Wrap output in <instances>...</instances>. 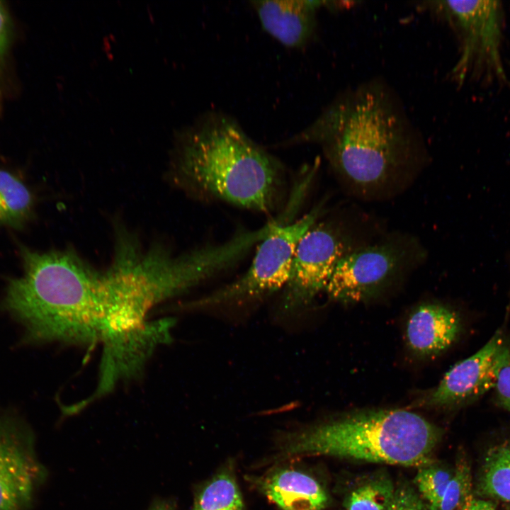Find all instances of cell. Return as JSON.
Returning <instances> with one entry per match:
<instances>
[{
	"instance_id": "obj_22",
	"label": "cell",
	"mask_w": 510,
	"mask_h": 510,
	"mask_svg": "<svg viewBox=\"0 0 510 510\" xmlns=\"http://www.w3.org/2000/svg\"><path fill=\"white\" fill-rule=\"evenodd\" d=\"M10 35V17L4 2L0 1V73L4 55L8 45Z\"/></svg>"
},
{
	"instance_id": "obj_16",
	"label": "cell",
	"mask_w": 510,
	"mask_h": 510,
	"mask_svg": "<svg viewBox=\"0 0 510 510\" xmlns=\"http://www.w3.org/2000/svg\"><path fill=\"white\" fill-rule=\"evenodd\" d=\"M241 492L234 477L227 472L214 477L200 491L192 510H243Z\"/></svg>"
},
{
	"instance_id": "obj_8",
	"label": "cell",
	"mask_w": 510,
	"mask_h": 510,
	"mask_svg": "<svg viewBox=\"0 0 510 510\" xmlns=\"http://www.w3.org/2000/svg\"><path fill=\"white\" fill-rule=\"evenodd\" d=\"M417 255L412 244L397 239L353 249L337 263L325 293L341 302L363 300L412 266Z\"/></svg>"
},
{
	"instance_id": "obj_14",
	"label": "cell",
	"mask_w": 510,
	"mask_h": 510,
	"mask_svg": "<svg viewBox=\"0 0 510 510\" xmlns=\"http://www.w3.org/2000/svg\"><path fill=\"white\" fill-rule=\"evenodd\" d=\"M475 492L484 499L510 504V438L494 444L485 453Z\"/></svg>"
},
{
	"instance_id": "obj_23",
	"label": "cell",
	"mask_w": 510,
	"mask_h": 510,
	"mask_svg": "<svg viewBox=\"0 0 510 510\" xmlns=\"http://www.w3.org/2000/svg\"><path fill=\"white\" fill-rule=\"evenodd\" d=\"M459 510H497L494 504L487 499L476 498L470 494Z\"/></svg>"
},
{
	"instance_id": "obj_5",
	"label": "cell",
	"mask_w": 510,
	"mask_h": 510,
	"mask_svg": "<svg viewBox=\"0 0 510 510\" xmlns=\"http://www.w3.org/2000/svg\"><path fill=\"white\" fill-rule=\"evenodd\" d=\"M432 5L455 32L460 57L452 70L459 85L508 86L502 47L506 15L501 1H440Z\"/></svg>"
},
{
	"instance_id": "obj_15",
	"label": "cell",
	"mask_w": 510,
	"mask_h": 510,
	"mask_svg": "<svg viewBox=\"0 0 510 510\" xmlns=\"http://www.w3.org/2000/svg\"><path fill=\"white\" fill-rule=\"evenodd\" d=\"M33 205V197L24 183L0 169V226H21L28 220Z\"/></svg>"
},
{
	"instance_id": "obj_18",
	"label": "cell",
	"mask_w": 510,
	"mask_h": 510,
	"mask_svg": "<svg viewBox=\"0 0 510 510\" xmlns=\"http://www.w3.org/2000/svg\"><path fill=\"white\" fill-rule=\"evenodd\" d=\"M470 465L464 458L458 460L453 476L439 502L429 510L460 509L466 499L472 494Z\"/></svg>"
},
{
	"instance_id": "obj_9",
	"label": "cell",
	"mask_w": 510,
	"mask_h": 510,
	"mask_svg": "<svg viewBox=\"0 0 510 510\" xmlns=\"http://www.w3.org/2000/svg\"><path fill=\"white\" fill-rule=\"evenodd\" d=\"M45 477L30 431L16 420L0 417V510H30Z\"/></svg>"
},
{
	"instance_id": "obj_20",
	"label": "cell",
	"mask_w": 510,
	"mask_h": 510,
	"mask_svg": "<svg viewBox=\"0 0 510 510\" xmlns=\"http://www.w3.org/2000/svg\"><path fill=\"white\" fill-rule=\"evenodd\" d=\"M387 510H429L418 492L408 484L395 489Z\"/></svg>"
},
{
	"instance_id": "obj_21",
	"label": "cell",
	"mask_w": 510,
	"mask_h": 510,
	"mask_svg": "<svg viewBox=\"0 0 510 510\" xmlns=\"http://www.w3.org/2000/svg\"><path fill=\"white\" fill-rule=\"evenodd\" d=\"M494 390L495 404L510 412V357L501 367Z\"/></svg>"
},
{
	"instance_id": "obj_7",
	"label": "cell",
	"mask_w": 510,
	"mask_h": 510,
	"mask_svg": "<svg viewBox=\"0 0 510 510\" xmlns=\"http://www.w3.org/2000/svg\"><path fill=\"white\" fill-rule=\"evenodd\" d=\"M353 249L340 227L329 222H315L296 245L283 288L281 309L293 312L325 292L337 263Z\"/></svg>"
},
{
	"instance_id": "obj_3",
	"label": "cell",
	"mask_w": 510,
	"mask_h": 510,
	"mask_svg": "<svg viewBox=\"0 0 510 510\" xmlns=\"http://www.w3.org/2000/svg\"><path fill=\"white\" fill-rule=\"evenodd\" d=\"M24 273L8 284L6 309L35 340L90 342L101 337L96 270L70 250L22 249Z\"/></svg>"
},
{
	"instance_id": "obj_17",
	"label": "cell",
	"mask_w": 510,
	"mask_h": 510,
	"mask_svg": "<svg viewBox=\"0 0 510 510\" xmlns=\"http://www.w3.org/2000/svg\"><path fill=\"white\" fill-rule=\"evenodd\" d=\"M395 489L389 477L378 476L353 489L344 505L346 510H387Z\"/></svg>"
},
{
	"instance_id": "obj_2",
	"label": "cell",
	"mask_w": 510,
	"mask_h": 510,
	"mask_svg": "<svg viewBox=\"0 0 510 510\" xmlns=\"http://www.w3.org/2000/svg\"><path fill=\"white\" fill-rule=\"evenodd\" d=\"M172 171L176 186L198 200L268 214L284 198L283 165L220 112L205 114L184 132Z\"/></svg>"
},
{
	"instance_id": "obj_11",
	"label": "cell",
	"mask_w": 510,
	"mask_h": 510,
	"mask_svg": "<svg viewBox=\"0 0 510 510\" xmlns=\"http://www.w3.org/2000/svg\"><path fill=\"white\" fill-rule=\"evenodd\" d=\"M264 29L290 47L305 45L316 26L315 13L325 1L308 0L251 1Z\"/></svg>"
},
{
	"instance_id": "obj_12",
	"label": "cell",
	"mask_w": 510,
	"mask_h": 510,
	"mask_svg": "<svg viewBox=\"0 0 510 510\" xmlns=\"http://www.w3.org/2000/svg\"><path fill=\"white\" fill-rule=\"evenodd\" d=\"M460 326V319L453 310L437 304L421 305L407 322L408 346L419 356L438 355L456 340Z\"/></svg>"
},
{
	"instance_id": "obj_24",
	"label": "cell",
	"mask_w": 510,
	"mask_h": 510,
	"mask_svg": "<svg viewBox=\"0 0 510 510\" xmlns=\"http://www.w3.org/2000/svg\"><path fill=\"white\" fill-rule=\"evenodd\" d=\"M149 510H174V508L169 503L159 502L155 504Z\"/></svg>"
},
{
	"instance_id": "obj_10",
	"label": "cell",
	"mask_w": 510,
	"mask_h": 510,
	"mask_svg": "<svg viewBox=\"0 0 510 510\" xmlns=\"http://www.w3.org/2000/svg\"><path fill=\"white\" fill-rule=\"evenodd\" d=\"M509 357L510 341L503 329H498L480 349L454 365L423 403L452 407L476 401L494 388Z\"/></svg>"
},
{
	"instance_id": "obj_19",
	"label": "cell",
	"mask_w": 510,
	"mask_h": 510,
	"mask_svg": "<svg viewBox=\"0 0 510 510\" xmlns=\"http://www.w3.org/2000/svg\"><path fill=\"white\" fill-rule=\"evenodd\" d=\"M453 473V469L434 463L419 468L414 482L428 508L434 506L439 502Z\"/></svg>"
},
{
	"instance_id": "obj_1",
	"label": "cell",
	"mask_w": 510,
	"mask_h": 510,
	"mask_svg": "<svg viewBox=\"0 0 510 510\" xmlns=\"http://www.w3.org/2000/svg\"><path fill=\"white\" fill-rule=\"evenodd\" d=\"M319 144L333 168L362 192L382 189L424 154L395 93L373 79L342 92L290 142Z\"/></svg>"
},
{
	"instance_id": "obj_4",
	"label": "cell",
	"mask_w": 510,
	"mask_h": 510,
	"mask_svg": "<svg viewBox=\"0 0 510 510\" xmlns=\"http://www.w3.org/2000/svg\"><path fill=\"white\" fill-rule=\"evenodd\" d=\"M441 431L404 409L373 410L312 426L289 437L284 457L327 455L421 468L433 463Z\"/></svg>"
},
{
	"instance_id": "obj_6",
	"label": "cell",
	"mask_w": 510,
	"mask_h": 510,
	"mask_svg": "<svg viewBox=\"0 0 510 510\" xmlns=\"http://www.w3.org/2000/svg\"><path fill=\"white\" fill-rule=\"evenodd\" d=\"M317 206L293 222H280L257 245L248 269L239 278L196 300L193 306L208 308L243 303L271 295L283 288L292 258L302 235L317 221Z\"/></svg>"
},
{
	"instance_id": "obj_13",
	"label": "cell",
	"mask_w": 510,
	"mask_h": 510,
	"mask_svg": "<svg viewBox=\"0 0 510 510\" xmlns=\"http://www.w3.org/2000/svg\"><path fill=\"white\" fill-rule=\"evenodd\" d=\"M261 492L283 510H323L327 493L310 475L293 469L277 470L259 480Z\"/></svg>"
}]
</instances>
